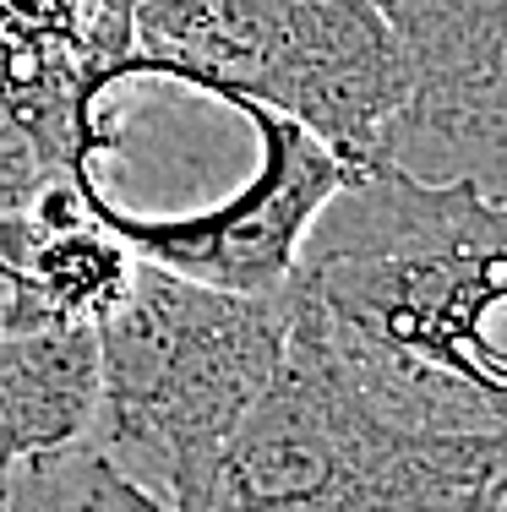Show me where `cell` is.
Segmentation results:
<instances>
[{"label": "cell", "instance_id": "cell-1", "mask_svg": "<svg viewBox=\"0 0 507 512\" xmlns=\"http://www.w3.org/2000/svg\"><path fill=\"white\" fill-rule=\"evenodd\" d=\"M295 289L388 414L507 425V202L393 158H355L311 224Z\"/></svg>", "mask_w": 507, "mask_h": 512}, {"label": "cell", "instance_id": "cell-2", "mask_svg": "<svg viewBox=\"0 0 507 512\" xmlns=\"http://www.w3.org/2000/svg\"><path fill=\"white\" fill-rule=\"evenodd\" d=\"M289 344L208 469L169 512H497L507 436L431 431L349 376L317 311L284 289Z\"/></svg>", "mask_w": 507, "mask_h": 512}, {"label": "cell", "instance_id": "cell-3", "mask_svg": "<svg viewBox=\"0 0 507 512\" xmlns=\"http://www.w3.org/2000/svg\"><path fill=\"white\" fill-rule=\"evenodd\" d=\"M99 409L88 442L175 502L262 398L289 344V300L235 295L137 256L131 289L99 316Z\"/></svg>", "mask_w": 507, "mask_h": 512}, {"label": "cell", "instance_id": "cell-4", "mask_svg": "<svg viewBox=\"0 0 507 512\" xmlns=\"http://www.w3.org/2000/svg\"><path fill=\"white\" fill-rule=\"evenodd\" d=\"M137 60L202 99H257L371 158L409 99V50L371 0H137Z\"/></svg>", "mask_w": 507, "mask_h": 512}, {"label": "cell", "instance_id": "cell-5", "mask_svg": "<svg viewBox=\"0 0 507 512\" xmlns=\"http://www.w3.org/2000/svg\"><path fill=\"white\" fill-rule=\"evenodd\" d=\"M251 131V175L235 180L224 197L186 213H131L115 202L93 175V202L115 224L142 262L169 267L180 278H197L235 295H279L295 278L311 224L344 180V153L300 126L284 109L257 99H224Z\"/></svg>", "mask_w": 507, "mask_h": 512}, {"label": "cell", "instance_id": "cell-6", "mask_svg": "<svg viewBox=\"0 0 507 512\" xmlns=\"http://www.w3.org/2000/svg\"><path fill=\"white\" fill-rule=\"evenodd\" d=\"M371 158L507 202V0H475L409 60V99Z\"/></svg>", "mask_w": 507, "mask_h": 512}, {"label": "cell", "instance_id": "cell-7", "mask_svg": "<svg viewBox=\"0 0 507 512\" xmlns=\"http://www.w3.org/2000/svg\"><path fill=\"white\" fill-rule=\"evenodd\" d=\"M99 409V327L44 322L0 333V480L22 458L88 442Z\"/></svg>", "mask_w": 507, "mask_h": 512}, {"label": "cell", "instance_id": "cell-8", "mask_svg": "<svg viewBox=\"0 0 507 512\" xmlns=\"http://www.w3.org/2000/svg\"><path fill=\"white\" fill-rule=\"evenodd\" d=\"M0 512H164V502L120 474L93 442H71L22 458L0 480Z\"/></svg>", "mask_w": 507, "mask_h": 512}, {"label": "cell", "instance_id": "cell-9", "mask_svg": "<svg viewBox=\"0 0 507 512\" xmlns=\"http://www.w3.org/2000/svg\"><path fill=\"white\" fill-rule=\"evenodd\" d=\"M371 6L382 11V17L393 22V33L404 39V50H409V60H415L426 44H437L442 33L453 28L458 17H464L475 0H371Z\"/></svg>", "mask_w": 507, "mask_h": 512}, {"label": "cell", "instance_id": "cell-10", "mask_svg": "<svg viewBox=\"0 0 507 512\" xmlns=\"http://www.w3.org/2000/svg\"><path fill=\"white\" fill-rule=\"evenodd\" d=\"M497 512H507V502H502V507H497Z\"/></svg>", "mask_w": 507, "mask_h": 512}, {"label": "cell", "instance_id": "cell-11", "mask_svg": "<svg viewBox=\"0 0 507 512\" xmlns=\"http://www.w3.org/2000/svg\"><path fill=\"white\" fill-rule=\"evenodd\" d=\"M502 436H507V425H502Z\"/></svg>", "mask_w": 507, "mask_h": 512}]
</instances>
